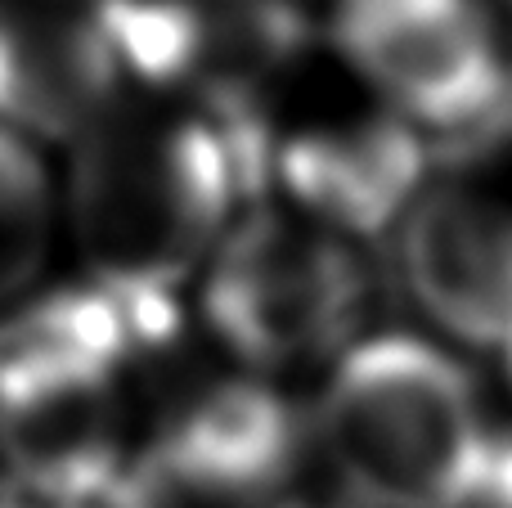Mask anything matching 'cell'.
I'll use <instances>...</instances> for the list:
<instances>
[{
    "label": "cell",
    "instance_id": "ba28073f",
    "mask_svg": "<svg viewBox=\"0 0 512 508\" xmlns=\"http://www.w3.org/2000/svg\"><path fill=\"white\" fill-rule=\"evenodd\" d=\"M63 266L59 153L0 117V315Z\"/></svg>",
    "mask_w": 512,
    "mask_h": 508
},
{
    "label": "cell",
    "instance_id": "52a82bcc",
    "mask_svg": "<svg viewBox=\"0 0 512 508\" xmlns=\"http://www.w3.org/2000/svg\"><path fill=\"white\" fill-rule=\"evenodd\" d=\"M387 261L436 342L490 360L512 347L508 189L427 176L387 230Z\"/></svg>",
    "mask_w": 512,
    "mask_h": 508
},
{
    "label": "cell",
    "instance_id": "9c48e42d",
    "mask_svg": "<svg viewBox=\"0 0 512 508\" xmlns=\"http://www.w3.org/2000/svg\"><path fill=\"white\" fill-rule=\"evenodd\" d=\"M495 369H499V378H504V414L512 419V347L495 360Z\"/></svg>",
    "mask_w": 512,
    "mask_h": 508
},
{
    "label": "cell",
    "instance_id": "8992f818",
    "mask_svg": "<svg viewBox=\"0 0 512 508\" xmlns=\"http://www.w3.org/2000/svg\"><path fill=\"white\" fill-rule=\"evenodd\" d=\"M333 63V59H328ZM239 144L252 198H279L324 225L373 243L427 185L423 140L337 72L333 90H274Z\"/></svg>",
    "mask_w": 512,
    "mask_h": 508
},
{
    "label": "cell",
    "instance_id": "8fae6325",
    "mask_svg": "<svg viewBox=\"0 0 512 508\" xmlns=\"http://www.w3.org/2000/svg\"><path fill=\"white\" fill-rule=\"evenodd\" d=\"M0 508H32V504H18V500H0Z\"/></svg>",
    "mask_w": 512,
    "mask_h": 508
},
{
    "label": "cell",
    "instance_id": "277c9868",
    "mask_svg": "<svg viewBox=\"0 0 512 508\" xmlns=\"http://www.w3.org/2000/svg\"><path fill=\"white\" fill-rule=\"evenodd\" d=\"M378 302L373 243L279 198H252L189 297L216 360L261 378H324L369 338Z\"/></svg>",
    "mask_w": 512,
    "mask_h": 508
},
{
    "label": "cell",
    "instance_id": "7a4b0ae2",
    "mask_svg": "<svg viewBox=\"0 0 512 508\" xmlns=\"http://www.w3.org/2000/svg\"><path fill=\"white\" fill-rule=\"evenodd\" d=\"M140 455V360L108 311L45 293L0 315V482L32 508H99Z\"/></svg>",
    "mask_w": 512,
    "mask_h": 508
},
{
    "label": "cell",
    "instance_id": "3957f363",
    "mask_svg": "<svg viewBox=\"0 0 512 508\" xmlns=\"http://www.w3.org/2000/svg\"><path fill=\"white\" fill-rule=\"evenodd\" d=\"M495 405L468 360L423 329H373L315 396V446L355 508H472Z\"/></svg>",
    "mask_w": 512,
    "mask_h": 508
},
{
    "label": "cell",
    "instance_id": "5b68a950",
    "mask_svg": "<svg viewBox=\"0 0 512 508\" xmlns=\"http://www.w3.org/2000/svg\"><path fill=\"white\" fill-rule=\"evenodd\" d=\"M333 68L418 140L495 126L512 99V32L495 0H333Z\"/></svg>",
    "mask_w": 512,
    "mask_h": 508
},
{
    "label": "cell",
    "instance_id": "30bf717a",
    "mask_svg": "<svg viewBox=\"0 0 512 508\" xmlns=\"http://www.w3.org/2000/svg\"><path fill=\"white\" fill-rule=\"evenodd\" d=\"M499 135H504V158H508V167H512V99H508V108H504V117H499Z\"/></svg>",
    "mask_w": 512,
    "mask_h": 508
},
{
    "label": "cell",
    "instance_id": "6da1fadb",
    "mask_svg": "<svg viewBox=\"0 0 512 508\" xmlns=\"http://www.w3.org/2000/svg\"><path fill=\"white\" fill-rule=\"evenodd\" d=\"M63 261L149 315H189L194 284L252 203L230 126L198 104L135 99L59 149Z\"/></svg>",
    "mask_w": 512,
    "mask_h": 508
}]
</instances>
